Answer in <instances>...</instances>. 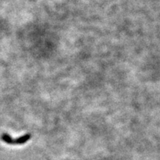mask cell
I'll list each match as a JSON object with an SVG mask.
<instances>
[{
    "label": "cell",
    "mask_w": 160,
    "mask_h": 160,
    "mask_svg": "<svg viewBox=\"0 0 160 160\" xmlns=\"http://www.w3.org/2000/svg\"><path fill=\"white\" fill-rule=\"evenodd\" d=\"M30 137H31V135L30 134H25L24 136H20V138L16 139V140H13L9 134H7V133H3L2 135V140L5 142H6V143L10 144H22L28 142L30 139Z\"/></svg>",
    "instance_id": "6da1fadb"
}]
</instances>
